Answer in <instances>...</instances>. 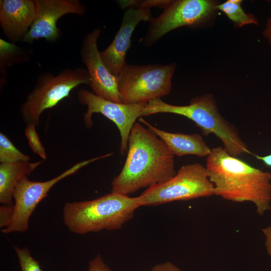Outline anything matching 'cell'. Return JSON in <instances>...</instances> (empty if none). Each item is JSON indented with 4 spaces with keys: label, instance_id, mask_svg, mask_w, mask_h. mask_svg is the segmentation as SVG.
I'll return each mask as SVG.
<instances>
[{
    "label": "cell",
    "instance_id": "8992f818",
    "mask_svg": "<svg viewBox=\"0 0 271 271\" xmlns=\"http://www.w3.org/2000/svg\"><path fill=\"white\" fill-rule=\"evenodd\" d=\"M87 70L82 67L66 69L57 75L46 72L37 78L35 86L27 95L20 111L27 124L39 123L43 111L56 105L69 96L78 85H89Z\"/></svg>",
    "mask_w": 271,
    "mask_h": 271
},
{
    "label": "cell",
    "instance_id": "8fae6325",
    "mask_svg": "<svg viewBox=\"0 0 271 271\" xmlns=\"http://www.w3.org/2000/svg\"><path fill=\"white\" fill-rule=\"evenodd\" d=\"M101 30L96 29L83 38L80 49L82 62L89 77V85L95 95L113 102L121 103L117 78L105 66L97 47Z\"/></svg>",
    "mask_w": 271,
    "mask_h": 271
},
{
    "label": "cell",
    "instance_id": "7a4b0ae2",
    "mask_svg": "<svg viewBox=\"0 0 271 271\" xmlns=\"http://www.w3.org/2000/svg\"><path fill=\"white\" fill-rule=\"evenodd\" d=\"M205 167L215 195L235 202H250L259 215L271 209V173L231 156L221 147L211 149Z\"/></svg>",
    "mask_w": 271,
    "mask_h": 271
},
{
    "label": "cell",
    "instance_id": "e0dca14e",
    "mask_svg": "<svg viewBox=\"0 0 271 271\" xmlns=\"http://www.w3.org/2000/svg\"><path fill=\"white\" fill-rule=\"evenodd\" d=\"M241 0H228L217 4L216 8L222 11L236 27L240 28L245 25H257V19L252 14H247L242 9Z\"/></svg>",
    "mask_w": 271,
    "mask_h": 271
},
{
    "label": "cell",
    "instance_id": "5b68a950",
    "mask_svg": "<svg viewBox=\"0 0 271 271\" xmlns=\"http://www.w3.org/2000/svg\"><path fill=\"white\" fill-rule=\"evenodd\" d=\"M176 68L175 63L146 65L126 63L117 77L121 103H146L168 95Z\"/></svg>",
    "mask_w": 271,
    "mask_h": 271
},
{
    "label": "cell",
    "instance_id": "ba28073f",
    "mask_svg": "<svg viewBox=\"0 0 271 271\" xmlns=\"http://www.w3.org/2000/svg\"><path fill=\"white\" fill-rule=\"evenodd\" d=\"M217 4L211 0H170L163 12L150 22L147 33L141 41L151 46L177 28L202 26L213 17Z\"/></svg>",
    "mask_w": 271,
    "mask_h": 271
},
{
    "label": "cell",
    "instance_id": "ffe728a7",
    "mask_svg": "<svg viewBox=\"0 0 271 271\" xmlns=\"http://www.w3.org/2000/svg\"><path fill=\"white\" fill-rule=\"evenodd\" d=\"M35 126L36 125L34 124H27L25 129V134L32 151L42 159L46 160L47 159L46 151L40 141Z\"/></svg>",
    "mask_w": 271,
    "mask_h": 271
},
{
    "label": "cell",
    "instance_id": "603a6c76",
    "mask_svg": "<svg viewBox=\"0 0 271 271\" xmlns=\"http://www.w3.org/2000/svg\"><path fill=\"white\" fill-rule=\"evenodd\" d=\"M88 271H112L100 254L89 261Z\"/></svg>",
    "mask_w": 271,
    "mask_h": 271
},
{
    "label": "cell",
    "instance_id": "9a60e30c",
    "mask_svg": "<svg viewBox=\"0 0 271 271\" xmlns=\"http://www.w3.org/2000/svg\"><path fill=\"white\" fill-rule=\"evenodd\" d=\"M139 121L162 139L174 156L182 157L191 155L203 157L208 156L211 152L202 137L198 133L169 132L154 126L142 117L139 118Z\"/></svg>",
    "mask_w": 271,
    "mask_h": 271
},
{
    "label": "cell",
    "instance_id": "7c38bea8",
    "mask_svg": "<svg viewBox=\"0 0 271 271\" xmlns=\"http://www.w3.org/2000/svg\"><path fill=\"white\" fill-rule=\"evenodd\" d=\"M36 18L23 42L31 44L34 40L44 38L52 42L60 35L57 22L62 16L70 14L84 15L86 7L77 0H37Z\"/></svg>",
    "mask_w": 271,
    "mask_h": 271
},
{
    "label": "cell",
    "instance_id": "3957f363",
    "mask_svg": "<svg viewBox=\"0 0 271 271\" xmlns=\"http://www.w3.org/2000/svg\"><path fill=\"white\" fill-rule=\"evenodd\" d=\"M140 207L137 197L111 192L93 200L66 203L63 219L70 231L80 235L118 230Z\"/></svg>",
    "mask_w": 271,
    "mask_h": 271
},
{
    "label": "cell",
    "instance_id": "5bb4252c",
    "mask_svg": "<svg viewBox=\"0 0 271 271\" xmlns=\"http://www.w3.org/2000/svg\"><path fill=\"white\" fill-rule=\"evenodd\" d=\"M37 0H1L0 25L6 36L13 43L23 41L35 20Z\"/></svg>",
    "mask_w": 271,
    "mask_h": 271
},
{
    "label": "cell",
    "instance_id": "d4e9b609",
    "mask_svg": "<svg viewBox=\"0 0 271 271\" xmlns=\"http://www.w3.org/2000/svg\"><path fill=\"white\" fill-rule=\"evenodd\" d=\"M265 238V246L268 255L271 256V225L262 230Z\"/></svg>",
    "mask_w": 271,
    "mask_h": 271
},
{
    "label": "cell",
    "instance_id": "ac0fdd59",
    "mask_svg": "<svg viewBox=\"0 0 271 271\" xmlns=\"http://www.w3.org/2000/svg\"><path fill=\"white\" fill-rule=\"evenodd\" d=\"M29 156L21 152L3 132L0 133V162L12 163L29 162Z\"/></svg>",
    "mask_w": 271,
    "mask_h": 271
},
{
    "label": "cell",
    "instance_id": "277c9868",
    "mask_svg": "<svg viewBox=\"0 0 271 271\" xmlns=\"http://www.w3.org/2000/svg\"><path fill=\"white\" fill-rule=\"evenodd\" d=\"M158 113H170L182 115L192 120L204 136L214 134L231 156L238 157L251 154L240 138L237 128L219 113L212 94H206L192 98L189 105H175L156 98L148 102L143 116Z\"/></svg>",
    "mask_w": 271,
    "mask_h": 271
},
{
    "label": "cell",
    "instance_id": "d6986e66",
    "mask_svg": "<svg viewBox=\"0 0 271 271\" xmlns=\"http://www.w3.org/2000/svg\"><path fill=\"white\" fill-rule=\"evenodd\" d=\"M17 255L21 271H43L39 262L34 259L27 247L13 246Z\"/></svg>",
    "mask_w": 271,
    "mask_h": 271
},
{
    "label": "cell",
    "instance_id": "44dd1931",
    "mask_svg": "<svg viewBox=\"0 0 271 271\" xmlns=\"http://www.w3.org/2000/svg\"><path fill=\"white\" fill-rule=\"evenodd\" d=\"M170 0H127L119 1L118 3L122 8L149 9L158 7L164 9Z\"/></svg>",
    "mask_w": 271,
    "mask_h": 271
},
{
    "label": "cell",
    "instance_id": "2e32d148",
    "mask_svg": "<svg viewBox=\"0 0 271 271\" xmlns=\"http://www.w3.org/2000/svg\"><path fill=\"white\" fill-rule=\"evenodd\" d=\"M43 163L19 162L0 164V202L3 205H13V194L19 182L30 175Z\"/></svg>",
    "mask_w": 271,
    "mask_h": 271
},
{
    "label": "cell",
    "instance_id": "4fadbf2b",
    "mask_svg": "<svg viewBox=\"0 0 271 271\" xmlns=\"http://www.w3.org/2000/svg\"><path fill=\"white\" fill-rule=\"evenodd\" d=\"M153 18L149 9L129 8L123 16L121 25L109 45L100 52L102 60L108 70L117 77L126 65L125 56L131 47L133 31L141 21L150 22Z\"/></svg>",
    "mask_w": 271,
    "mask_h": 271
},
{
    "label": "cell",
    "instance_id": "4316f807",
    "mask_svg": "<svg viewBox=\"0 0 271 271\" xmlns=\"http://www.w3.org/2000/svg\"><path fill=\"white\" fill-rule=\"evenodd\" d=\"M256 159L261 161L266 166L271 167V154L264 156L252 154Z\"/></svg>",
    "mask_w": 271,
    "mask_h": 271
},
{
    "label": "cell",
    "instance_id": "cb8c5ba5",
    "mask_svg": "<svg viewBox=\"0 0 271 271\" xmlns=\"http://www.w3.org/2000/svg\"><path fill=\"white\" fill-rule=\"evenodd\" d=\"M150 271H182L176 265L167 261L154 265Z\"/></svg>",
    "mask_w": 271,
    "mask_h": 271
},
{
    "label": "cell",
    "instance_id": "52a82bcc",
    "mask_svg": "<svg viewBox=\"0 0 271 271\" xmlns=\"http://www.w3.org/2000/svg\"><path fill=\"white\" fill-rule=\"evenodd\" d=\"M214 195L206 167L196 163L182 166L171 179L147 188L137 197L140 206H152Z\"/></svg>",
    "mask_w": 271,
    "mask_h": 271
},
{
    "label": "cell",
    "instance_id": "30bf717a",
    "mask_svg": "<svg viewBox=\"0 0 271 271\" xmlns=\"http://www.w3.org/2000/svg\"><path fill=\"white\" fill-rule=\"evenodd\" d=\"M77 97L79 103L87 107L84 115L87 128L92 126V116L94 113L102 114L115 124L121 137L119 153L121 155H124L127 151L131 129L137 119L143 116L148 102L136 104L115 102L101 98L85 89H80Z\"/></svg>",
    "mask_w": 271,
    "mask_h": 271
},
{
    "label": "cell",
    "instance_id": "9c48e42d",
    "mask_svg": "<svg viewBox=\"0 0 271 271\" xmlns=\"http://www.w3.org/2000/svg\"><path fill=\"white\" fill-rule=\"evenodd\" d=\"M112 155V153H109L77 163L57 177L45 182L31 181L28 179V176H24L19 182L14 192V212L12 222L8 227L3 228L2 232L4 233L26 232L28 229L32 214L38 204L47 196L53 186L64 178L75 174L83 167Z\"/></svg>",
    "mask_w": 271,
    "mask_h": 271
},
{
    "label": "cell",
    "instance_id": "484cf974",
    "mask_svg": "<svg viewBox=\"0 0 271 271\" xmlns=\"http://www.w3.org/2000/svg\"><path fill=\"white\" fill-rule=\"evenodd\" d=\"M263 35L271 44V17L267 19L265 28L263 32Z\"/></svg>",
    "mask_w": 271,
    "mask_h": 271
},
{
    "label": "cell",
    "instance_id": "83f0119b",
    "mask_svg": "<svg viewBox=\"0 0 271 271\" xmlns=\"http://www.w3.org/2000/svg\"><path fill=\"white\" fill-rule=\"evenodd\" d=\"M269 2H271V1H270Z\"/></svg>",
    "mask_w": 271,
    "mask_h": 271
},
{
    "label": "cell",
    "instance_id": "7402d4cb",
    "mask_svg": "<svg viewBox=\"0 0 271 271\" xmlns=\"http://www.w3.org/2000/svg\"><path fill=\"white\" fill-rule=\"evenodd\" d=\"M14 212L13 205H3L0 207V227L6 228L12 222Z\"/></svg>",
    "mask_w": 271,
    "mask_h": 271
},
{
    "label": "cell",
    "instance_id": "6da1fadb",
    "mask_svg": "<svg viewBox=\"0 0 271 271\" xmlns=\"http://www.w3.org/2000/svg\"><path fill=\"white\" fill-rule=\"evenodd\" d=\"M174 155L149 128L136 122L128 138L124 164L111 182V192L128 195L174 176Z\"/></svg>",
    "mask_w": 271,
    "mask_h": 271
}]
</instances>
